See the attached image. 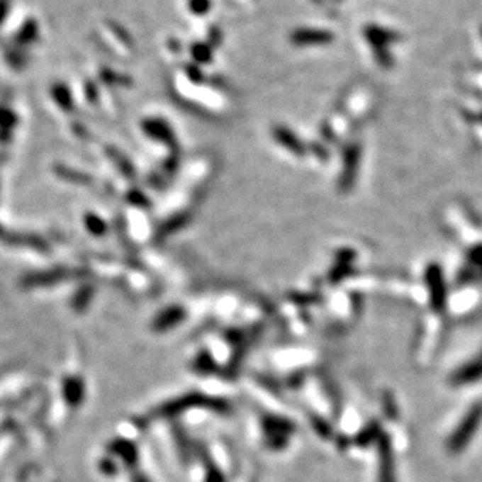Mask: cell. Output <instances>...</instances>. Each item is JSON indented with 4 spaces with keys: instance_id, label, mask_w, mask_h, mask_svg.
<instances>
[{
    "instance_id": "1",
    "label": "cell",
    "mask_w": 482,
    "mask_h": 482,
    "mask_svg": "<svg viewBox=\"0 0 482 482\" xmlns=\"http://www.w3.org/2000/svg\"><path fill=\"white\" fill-rule=\"evenodd\" d=\"M482 423V403H474L469 412L465 413L461 423L457 425L454 432L449 435L447 448L451 454H459L466 447L478 432V427Z\"/></svg>"
},
{
    "instance_id": "2",
    "label": "cell",
    "mask_w": 482,
    "mask_h": 482,
    "mask_svg": "<svg viewBox=\"0 0 482 482\" xmlns=\"http://www.w3.org/2000/svg\"><path fill=\"white\" fill-rule=\"evenodd\" d=\"M426 284L431 296V306L435 312H443L447 307L448 290L443 269L437 263H431L426 269Z\"/></svg>"
},
{
    "instance_id": "3",
    "label": "cell",
    "mask_w": 482,
    "mask_h": 482,
    "mask_svg": "<svg viewBox=\"0 0 482 482\" xmlns=\"http://www.w3.org/2000/svg\"><path fill=\"white\" fill-rule=\"evenodd\" d=\"M482 379V354L478 357L466 362L461 368H457L456 373L451 376V382L454 386H470Z\"/></svg>"
},
{
    "instance_id": "4",
    "label": "cell",
    "mask_w": 482,
    "mask_h": 482,
    "mask_svg": "<svg viewBox=\"0 0 482 482\" xmlns=\"http://www.w3.org/2000/svg\"><path fill=\"white\" fill-rule=\"evenodd\" d=\"M332 35L325 30H299L293 35V41L301 46H315V44H327Z\"/></svg>"
},
{
    "instance_id": "5",
    "label": "cell",
    "mask_w": 482,
    "mask_h": 482,
    "mask_svg": "<svg viewBox=\"0 0 482 482\" xmlns=\"http://www.w3.org/2000/svg\"><path fill=\"white\" fill-rule=\"evenodd\" d=\"M379 482H396L395 481V469H393V457H391V448H390L388 440H383L381 443Z\"/></svg>"
},
{
    "instance_id": "6",
    "label": "cell",
    "mask_w": 482,
    "mask_h": 482,
    "mask_svg": "<svg viewBox=\"0 0 482 482\" xmlns=\"http://www.w3.org/2000/svg\"><path fill=\"white\" fill-rule=\"evenodd\" d=\"M466 257H469V277H473V273L482 277V245L471 247Z\"/></svg>"
}]
</instances>
